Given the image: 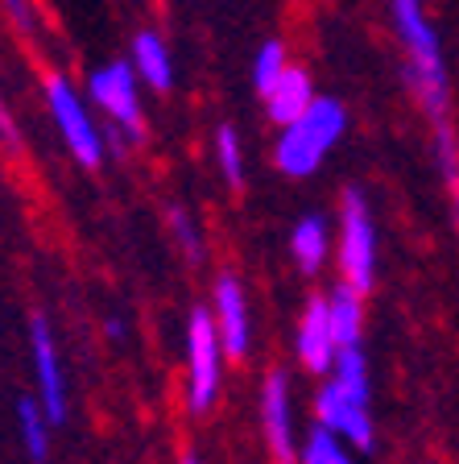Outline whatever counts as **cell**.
Returning a JSON list of instances; mask_svg holds the SVG:
<instances>
[{
    "label": "cell",
    "mask_w": 459,
    "mask_h": 464,
    "mask_svg": "<svg viewBox=\"0 0 459 464\" xmlns=\"http://www.w3.org/2000/svg\"><path fill=\"white\" fill-rule=\"evenodd\" d=\"M348 129V112L339 100L319 96L315 108L294 121L290 129H282L278 137V166L290 174V179H306L323 166V158L335 150V141L344 137Z\"/></svg>",
    "instance_id": "obj_2"
},
{
    "label": "cell",
    "mask_w": 459,
    "mask_h": 464,
    "mask_svg": "<svg viewBox=\"0 0 459 464\" xmlns=\"http://www.w3.org/2000/svg\"><path fill=\"white\" fill-rule=\"evenodd\" d=\"M17 423H21V444H25L29 460L46 464V456H50V419H46V411H42L38 398H21L17 402Z\"/></svg>",
    "instance_id": "obj_15"
},
{
    "label": "cell",
    "mask_w": 459,
    "mask_h": 464,
    "mask_svg": "<svg viewBox=\"0 0 459 464\" xmlns=\"http://www.w3.org/2000/svg\"><path fill=\"white\" fill-rule=\"evenodd\" d=\"M261 427H265L269 452L278 456V464H298V448H294V419H290V390L282 373L265 377L261 390Z\"/></svg>",
    "instance_id": "obj_10"
},
{
    "label": "cell",
    "mask_w": 459,
    "mask_h": 464,
    "mask_svg": "<svg viewBox=\"0 0 459 464\" xmlns=\"http://www.w3.org/2000/svg\"><path fill=\"white\" fill-rule=\"evenodd\" d=\"M298 464H356V460L339 435H331L327 427H315L298 448Z\"/></svg>",
    "instance_id": "obj_18"
},
{
    "label": "cell",
    "mask_w": 459,
    "mask_h": 464,
    "mask_svg": "<svg viewBox=\"0 0 459 464\" xmlns=\"http://www.w3.org/2000/svg\"><path fill=\"white\" fill-rule=\"evenodd\" d=\"M5 9L13 13V21H17L21 29H29V5L25 0H5Z\"/></svg>",
    "instance_id": "obj_22"
},
{
    "label": "cell",
    "mask_w": 459,
    "mask_h": 464,
    "mask_svg": "<svg viewBox=\"0 0 459 464\" xmlns=\"http://www.w3.org/2000/svg\"><path fill=\"white\" fill-rule=\"evenodd\" d=\"M215 154H220L224 179H228L232 187L244 183V154H240V137L232 125H220V133H215Z\"/></svg>",
    "instance_id": "obj_20"
},
{
    "label": "cell",
    "mask_w": 459,
    "mask_h": 464,
    "mask_svg": "<svg viewBox=\"0 0 459 464\" xmlns=\"http://www.w3.org/2000/svg\"><path fill=\"white\" fill-rule=\"evenodd\" d=\"M215 324H220L224 336V353L244 357L249 353V307H244V290L232 274L215 282Z\"/></svg>",
    "instance_id": "obj_11"
},
{
    "label": "cell",
    "mask_w": 459,
    "mask_h": 464,
    "mask_svg": "<svg viewBox=\"0 0 459 464\" xmlns=\"http://www.w3.org/2000/svg\"><path fill=\"white\" fill-rule=\"evenodd\" d=\"M315 100L319 96H315V87H311V75H306L302 67H290L286 79L265 96V108L282 129H290L294 121H302V116L315 108Z\"/></svg>",
    "instance_id": "obj_12"
},
{
    "label": "cell",
    "mask_w": 459,
    "mask_h": 464,
    "mask_svg": "<svg viewBox=\"0 0 459 464\" xmlns=\"http://www.w3.org/2000/svg\"><path fill=\"white\" fill-rule=\"evenodd\" d=\"M315 415L319 427H327L331 435H339L344 444H356L360 452H373L377 431H373V415H368V402L352 398L344 386L327 382L315 398Z\"/></svg>",
    "instance_id": "obj_6"
},
{
    "label": "cell",
    "mask_w": 459,
    "mask_h": 464,
    "mask_svg": "<svg viewBox=\"0 0 459 464\" xmlns=\"http://www.w3.org/2000/svg\"><path fill=\"white\" fill-rule=\"evenodd\" d=\"M327 303H331V328H335L339 348H360V328H364L360 295L352 286H339Z\"/></svg>",
    "instance_id": "obj_14"
},
{
    "label": "cell",
    "mask_w": 459,
    "mask_h": 464,
    "mask_svg": "<svg viewBox=\"0 0 459 464\" xmlns=\"http://www.w3.org/2000/svg\"><path fill=\"white\" fill-rule=\"evenodd\" d=\"M290 249H294L298 266H302L306 274H315L327 257V220L323 216H302L294 237H290Z\"/></svg>",
    "instance_id": "obj_16"
},
{
    "label": "cell",
    "mask_w": 459,
    "mask_h": 464,
    "mask_svg": "<svg viewBox=\"0 0 459 464\" xmlns=\"http://www.w3.org/2000/svg\"><path fill=\"white\" fill-rule=\"evenodd\" d=\"M182 464H199V460H195V456H182Z\"/></svg>",
    "instance_id": "obj_24"
},
{
    "label": "cell",
    "mask_w": 459,
    "mask_h": 464,
    "mask_svg": "<svg viewBox=\"0 0 459 464\" xmlns=\"http://www.w3.org/2000/svg\"><path fill=\"white\" fill-rule=\"evenodd\" d=\"M29 353H33L42 411H46L50 427H62L67 423V382H62V365H58V344L42 315H33V324H29Z\"/></svg>",
    "instance_id": "obj_8"
},
{
    "label": "cell",
    "mask_w": 459,
    "mask_h": 464,
    "mask_svg": "<svg viewBox=\"0 0 459 464\" xmlns=\"http://www.w3.org/2000/svg\"><path fill=\"white\" fill-rule=\"evenodd\" d=\"M286 71H290L286 46H282V42H265V46L257 50V63H253V83H257L261 96H269V92L286 79Z\"/></svg>",
    "instance_id": "obj_19"
},
{
    "label": "cell",
    "mask_w": 459,
    "mask_h": 464,
    "mask_svg": "<svg viewBox=\"0 0 459 464\" xmlns=\"http://www.w3.org/2000/svg\"><path fill=\"white\" fill-rule=\"evenodd\" d=\"M393 5V25L402 34V46L410 54L406 63V79H410L414 96L422 100V108L431 112L435 129H447V104H451V83L447 67H443V50L435 38L431 21L422 13V0H389Z\"/></svg>",
    "instance_id": "obj_1"
},
{
    "label": "cell",
    "mask_w": 459,
    "mask_h": 464,
    "mask_svg": "<svg viewBox=\"0 0 459 464\" xmlns=\"http://www.w3.org/2000/svg\"><path fill=\"white\" fill-rule=\"evenodd\" d=\"M133 63H137V71H141V79L149 87H158V92H170L174 63H170V50H166V42L158 38L153 29H145V34H137V38H133Z\"/></svg>",
    "instance_id": "obj_13"
},
{
    "label": "cell",
    "mask_w": 459,
    "mask_h": 464,
    "mask_svg": "<svg viewBox=\"0 0 459 464\" xmlns=\"http://www.w3.org/2000/svg\"><path fill=\"white\" fill-rule=\"evenodd\" d=\"M46 100H50V116H54L62 141L71 145L75 162H83V166L104 162V137H100V129L91 125V116H87L83 100L75 96V87H71L62 75H50L46 79Z\"/></svg>",
    "instance_id": "obj_5"
},
{
    "label": "cell",
    "mask_w": 459,
    "mask_h": 464,
    "mask_svg": "<svg viewBox=\"0 0 459 464\" xmlns=\"http://www.w3.org/2000/svg\"><path fill=\"white\" fill-rule=\"evenodd\" d=\"M0 133H5V145H17V125H13L9 112L0 116Z\"/></svg>",
    "instance_id": "obj_23"
},
{
    "label": "cell",
    "mask_w": 459,
    "mask_h": 464,
    "mask_svg": "<svg viewBox=\"0 0 459 464\" xmlns=\"http://www.w3.org/2000/svg\"><path fill=\"white\" fill-rule=\"evenodd\" d=\"M224 373V336L211 311H191L186 324V398L191 411H207L220 394Z\"/></svg>",
    "instance_id": "obj_4"
},
{
    "label": "cell",
    "mask_w": 459,
    "mask_h": 464,
    "mask_svg": "<svg viewBox=\"0 0 459 464\" xmlns=\"http://www.w3.org/2000/svg\"><path fill=\"white\" fill-rule=\"evenodd\" d=\"M339 270L344 286H352L356 295H368L377 286V228L356 187L344 195V216H339Z\"/></svg>",
    "instance_id": "obj_3"
},
{
    "label": "cell",
    "mask_w": 459,
    "mask_h": 464,
    "mask_svg": "<svg viewBox=\"0 0 459 464\" xmlns=\"http://www.w3.org/2000/svg\"><path fill=\"white\" fill-rule=\"evenodd\" d=\"M298 357L311 373H327L335 369L339 357V340L331 328V303L327 299H311L302 311V324H298Z\"/></svg>",
    "instance_id": "obj_9"
},
{
    "label": "cell",
    "mask_w": 459,
    "mask_h": 464,
    "mask_svg": "<svg viewBox=\"0 0 459 464\" xmlns=\"http://www.w3.org/2000/svg\"><path fill=\"white\" fill-rule=\"evenodd\" d=\"M331 382H335V386H344L352 398L368 402V394H373V382H368V361H364L360 348H339L335 369H331Z\"/></svg>",
    "instance_id": "obj_17"
},
{
    "label": "cell",
    "mask_w": 459,
    "mask_h": 464,
    "mask_svg": "<svg viewBox=\"0 0 459 464\" xmlns=\"http://www.w3.org/2000/svg\"><path fill=\"white\" fill-rule=\"evenodd\" d=\"M87 92H91V100H96L120 129L141 133V100H137V67L133 63H108V67L91 71Z\"/></svg>",
    "instance_id": "obj_7"
},
{
    "label": "cell",
    "mask_w": 459,
    "mask_h": 464,
    "mask_svg": "<svg viewBox=\"0 0 459 464\" xmlns=\"http://www.w3.org/2000/svg\"><path fill=\"white\" fill-rule=\"evenodd\" d=\"M170 224H174V232H178L182 249H186L195 261H199V257H203V245H199V228H195V220L182 212V208H174V212H170Z\"/></svg>",
    "instance_id": "obj_21"
}]
</instances>
